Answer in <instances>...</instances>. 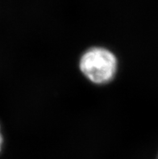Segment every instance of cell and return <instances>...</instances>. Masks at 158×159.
Segmentation results:
<instances>
[{
  "mask_svg": "<svg viewBox=\"0 0 158 159\" xmlns=\"http://www.w3.org/2000/svg\"><path fill=\"white\" fill-rule=\"evenodd\" d=\"M79 67L82 74L91 83L106 84L113 79L118 68V61L107 48L94 47L82 54Z\"/></svg>",
  "mask_w": 158,
  "mask_h": 159,
  "instance_id": "obj_1",
  "label": "cell"
},
{
  "mask_svg": "<svg viewBox=\"0 0 158 159\" xmlns=\"http://www.w3.org/2000/svg\"><path fill=\"white\" fill-rule=\"evenodd\" d=\"M2 134H1V132H0V150H1V148H2Z\"/></svg>",
  "mask_w": 158,
  "mask_h": 159,
  "instance_id": "obj_2",
  "label": "cell"
}]
</instances>
